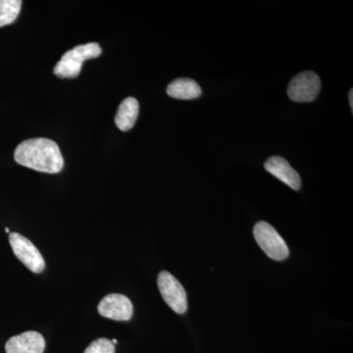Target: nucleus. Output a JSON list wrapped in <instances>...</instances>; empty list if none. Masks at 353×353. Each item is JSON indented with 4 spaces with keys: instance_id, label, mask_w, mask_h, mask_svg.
Masks as SVG:
<instances>
[{
    "instance_id": "nucleus-1",
    "label": "nucleus",
    "mask_w": 353,
    "mask_h": 353,
    "mask_svg": "<svg viewBox=\"0 0 353 353\" xmlns=\"http://www.w3.org/2000/svg\"><path fill=\"white\" fill-rule=\"evenodd\" d=\"M14 159L18 164L43 173L57 174L63 169L59 146L51 139H27L16 148Z\"/></svg>"
},
{
    "instance_id": "nucleus-2",
    "label": "nucleus",
    "mask_w": 353,
    "mask_h": 353,
    "mask_svg": "<svg viewBox=\"0 0 353 353\" xmlns=\"http://www.w3.org/2000/svg\"><path fill=\"white\" fill-rule=\"evenodd\" d=\"M101 52V46L97 43L76 46L73 50L65 53L61 60L54 67L53 72L60 78H76L80 75L83 61L99 57Z\"/></svg>"
},
{
    "instance_id": "nucleus-3",
    "label": "nucleus",
    "mask_w": 353,
    "mask_h": 353,
    "mask_svg": "<svg viewBox=\"0 0 353 353\" xmlns=\"http://www.w3.org/2000/svg\"><path fill=\"white\" fill-rule=\"evenodd\" d=\"M253 236L269 259L283 261L289 257V248L284 239L276 231L275 228L268 223L263 221L256 223L253 228Z\"/></svg>"
},
{
    "instance_id": "nucleus-4",
    "label": "nucleus",
    "mask_w": 353,
    "mask_h": 353,
    "mask_svg": "<svg viewBox=\"0 0 353 353\" xmlns=\"http://www.w3.org/2000/svg\"><path fill=\"white\" fill-rule=\"evenodd\" d=\"M158 289L167 305L178 314L188 310L187 292L182 284L167 271L160 272L157 279Z\"/></svg>"
},
{
    "instance_id": "nucleus-5",
    "label": "nucleus",
    "mask_w": 353,
    "mask_h": 353,
    "mask_svg": "<svg viewBox=\"0 0 353 353\" xmlns=\"http://www.w3.org/2000/svg\"><path fill=\"white\" fill-rule=\"evenodd\" d=\"M9 243L14 254L23 264L34 273H41L44 270V260L38 248L31 241L18 233L9 234Z\"/></svg>"
},
{
    "instance_id": "nucleus-6",
    "label": "nucleus",
    "mask_w": 353,
    "mask_h": 353,
    "mask_svg": "<svg viewBox=\"0 0 353 353\" xmlns=\"http://www.w3.org/2000/svg\"><path fill=\"white\" fill-rule=\"evenodd\" d=\"M321 90V81L314 72L306 71L299 74L290 81L288 95L292 101L310 102L314 101Z\"/></svg>"
},
{
    "instance_id": "nucleus-7",
    "label": "nucleus",
    "mask_w": 353,
    "mask_h": 353,
    "mask_svg": "<svg viewBox=\"0 0 353 353\" xmlns=\"http://www.w3.org/2000/svg\"><path fill=\"white\" fill-rule=\"evenodd\" d=\"M99 314L115 321H129L134 314L132 301L124 294H111L99 304Z\"/></svg>"
},
{
    "instance_id": "nucleus-8",
    "label": "nucleus",
    "mask_w": 353,
    "mask_h": 353,
    "mask_svg": "<svg viewBox=\"0 0 353 353\" xmlns=\"http://www.w3.org/2000/svg\"><path fill=\"white\" fill-rule=\"evenodd\" d=\"M46 341L38 332L30 331L7 341L6 353H43Z\"/></svg>"
},
{
    "instance_id": "nucleus-9",
    "label": "nucleus",
    "mask_w": 353,
    "mask_h": 353,
    "mask_svg": "<svg viewBox=\"0 0 353 353\" xmlns=\"http://www.w3.org/2000/svg\"><path fill=\"white\" fill-rule=\"evenodd\" d=\"M265 169L275 176L279 180L282 181L290 189L299 190L301 187V179L289 162L285 158L281 157H272L265 162Z\"/></svg>"
},
{
    "instance_id": "nucleus-10",
    "label": "nucleus",
    "mask_w": 353,
    "mask_h": 353,
    "mask_svg": "<svg viewBox=\"0 0 353 353\" xmlns=\"http://www.w3.org/2000/svg\"><path fill=\"white\" fill-rule=\"evenodd\" d=\"M139 111V101L134 97H127L118 108L115 116L116 126L121 131L128 132L136 124Z\"/></svg>"
},
{
    "instance_id": "nucleus-11",
    "label": "nucleus",
    "mask_w": 353,
    "mask_h": 353,
    "mask_svg": "<svg viewBox=\"0 0 353 353\" xmlns=\"http://www.w3.org/2000/svg\"><path fill=\"white\" fill-rule=\"evenodd\" d=\"M166 92L169 97H173V99L190 101V99L201 97L202 90L196 81L192 80V79L182 78L176 79L169 83Z\"/></svg>"
},
{
    "instance_id": "nucleus-12",
    "label": "nucleus",
    "mask_w": 353,
    "mask_h": 353,
    "mask_svg": "<svg viewBox=\"0 0 353 353\" xmlns=\"http://www.w3.org/2000/svg\"><path fill=\"white\" fill-rule=\"evenodd\" d=\"M21 0H0V28L12 24L19 15Z\"/></svg>"
},
{
    "instance_id": "nucleus-13",
    "label": "nucleus",
    "mask_w": 353,
    "mask_h": 353,
    "mask_svg": "<svg viewBox=\"0 0 353 353\" xmlns=\"http://www.w3.org/2000/svg\"><path fill=\"white\" fill-rule=\"evenodd\" d=\"M115 347L112 341L108 339H99V340L92 341L85 353H114Z\"/></svg>"
},
{
    "instance_id": "nucleus-14",
    "label": "nucleus",
    "mask_w": 353,
    "mask_h": 353,
    "mask_svg": "<svg viewBox=\"0 0 353 353\" xmlns=\"http://www.w3.org/2000/svg\"><path fill=\"white\" fill-rule=\"evenodd\" d=\"M348 101H350V108L353 110V90H350V94H348Z\"/></svg>"
},
{
    "instance_id": "nucleus-15",
    "label": "nucleus",
    "mask_w": 353,
    "mask_h": 353,
    "mask_svg": "<svg viewBox=\"0 0 353 353\" xmlns=\"http://www.w3.org/2000/svg\"><path fill=\"white\" fill-rule=\"evenodd\" d=\"M6 233L10 234V230H9V228H6Z\"/></svg>"
},
{
    "instance_id": "nucleus-16",
    "label": "nucleus",
    "mask_w": 353,
    "mask_h": 353,
    "mask_svg": "<svg viewBox=\"0 0 353 353\" xmlns=\"http://www.w3.org/2000/svg\"><path fill=\"white\" fill-rule=\"evenodd\" d=\"M112 343H114V345H115V343H117V340H113Z\"/></svg>"
}]
</instances>
